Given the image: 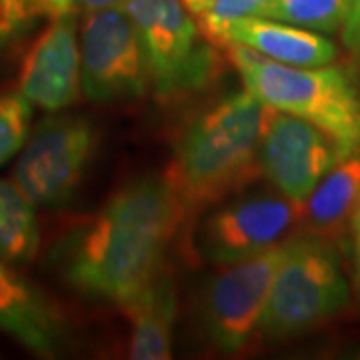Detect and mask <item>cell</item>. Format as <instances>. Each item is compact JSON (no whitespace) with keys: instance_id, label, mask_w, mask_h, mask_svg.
Segmentation results:
<instances>
[{"instance_id":"obj_16","label":"cell","mask_w":360,"mask_h":360,"mask_svg":"<svg viewBox=\"0 0 360 360\" xmlns=\"http://www.w3.org/2000/svg\"><path fill=\"white\" fill-rule=\"evenodd\" d=\"M39 246L37 205L14 180H0V260L22 266L37 257Z\"/></svg>"},{"instance_id":"obj_20","label":"cell","mask_w":360,"mask_h":360,"mask_svg":"<svg viewBox=\"0 0 360 360\" xmlns=\"http://www.w3.org/2000/svg\"><path fill=\"white\" fill-rule=\"evenodd\" d=\"M37 16L34 0H0V49L20 37Z\"/></svg>"},{"instance_id":"obj_22","label":"cell","mask_w":360,"mask_h":360,"mask_svg":"<svg viewBox=\"0 0 360 360\" xmlns=\"http://www.w3.org/2000/svg\"><path fill=\"white\" fill-rule=\"evenodd\" d=\"M350 232H352V252H354V266H356V278L360 283V208L356 210L354 219L350 222Z\"/></svg>"},{"instance_id":"obj_18","label":"cell","mask_w":360,"mask_h":360,"mask_svg":"<svg viewBox=\"0 0 360 360\" xmlns=\"http://www.w3.org/2000/svg\"><path fill=\"white\" fill-rule=\"evenodd\" d=\"M32 104L20 92L0 96V167L22 150L30 136Z\"/></svg>"},{"instance_id":"obj_15","label":"cell","mask_w":360,"mask_h":360,"mask_svg":"<svg viewBox=\"0 0 360 360\" xmlns=\"http://www.w3.org/2000/svg\"><path fill=\"white\" fill-rule=\"evenodd\" d=\"M132 322L129 356L134 360H168L172 356V326L176 290L168 274H158L124 309Z\"/></svg>"},{"instance_id":"obj_1","label":"cell","mask_w":360,"mask_h":360,"mask_svg":"<svg viewBox=\"0 0 360 360\" xmlns=\"http://www.w3.org/2000/svg\"><path fill=\"white\" fill-rule=\"evenodd\" d=\"M186 210L167 176L122 186L54 252L66 284L124 310L160 274V264Z\"/></svg>"},{"instance_id":"obj_21","label":"cell","mask_w":360,"mask_h":360,"mask_svg":"<svg viewBox=\"0 0 360 360\" xmlns=\"http://www.w3.org/2000/svg\"><path fill=\"white\" fill-rule=\"evenodd\" d=\"M342 42L352 63L360 66V0H352L342 25Z\"/></svg>"},{"instance_id":"obj_11","label":"cell","mask_w":360,"mask_h":360,"mask_svg":"<svg viewBox=\"0 0 360 360\" xmlns=\"http://www.w3.org/2000/svg\"><path fill=\"white\" fill-rule=\"evenodd\" d=\"M80 90L77 14H65L54 18L30 46L20 68L18 92L32 106L60 112L77 101Z\"/></svg>"},{"instance_id":"obj_13","label":"cell","mask_w":360,"mask_h":360,"mask_svg":"<svg viewBox=\"0 0 360 360\" xmlns=\"http://www.w3.org/2000/svg\"><path fill=\"white\" fill-rule=\"evenodd\" d=\"M214 46H245L270 60L290 66H328L338 56L335 42L316 30L266 16H243L206 30Z\"/></svg>"},{"instance_id":"obj_10","label":"cell","mask_w":360,"mask_h":360,"mask_svg":"<svg viewBox=\"0 0 360 360\" xmlns=\"http://www.w3.org/2000/svg\"><path fill=\"white\" fill-rule=\"evenodd\" d=\"M345 155L340 144L316 124L270 108L258 165L274 188L292 202L302 205Z\"/></svg>"},{"instance_id":"obj_5","label":"cell","mask_w":360,"mask_h":360,"mask_svg":"<svg viewBox=\"0 0 360 360\" xmlns=\"http://www.w3.org/2000/svg\"><path fill=\"white\" fill-rule=\"evenodd\" d=\"M141 37L148 80L156 98L174 103L206 89L219 72V54L184 0H127Z\"/></svg>"},{"instance_id":"obj_4","label":"cell","mask_w":360,"mask_h":360,"mask_svg":"<svg viewBox=\"0 0 360 360\" xmlns=\"http://www.w3.org/2000/svg\"><path fill=\"white\" fill-rule=\"evenodd\" d=\"M348 304V283L328 238H288L258 333L274 340L300 335L336 316Z\"/></svg>"},{"instance_id":"obj_19","label":"cell","mask_w":360,"mask_h":360,"mask_svg":"<svg viewBox=\"0 0 360 360\" xmlns=\"http://www.w3.org/2000/svg\"><path fill=\"white\" fill-rule=\"evenodd\" d=\"M269 2L270 0H184L202 32L234 18L260 16Z\"/></svg>"},{"instance_id":"obj_6","label":"cell","mask_w":360,"mask_h":360,"mask_svg":"<svg viewBox=\"0 0 360 360\" xmlns=\"http://www.w3.org/2000/svg\"><path fill=\"white\" fill-rule=\"evenodd\" d=\"M94 150L96 129L89 118L52 115L30 132L13 180L37 206L60 208L77 193Z\"/></svg>"},{"instance_id":"obj_2","label":"cell","mask_w":360,"mask_h":360,"mask_svg":"<svg viewBox=\"0 0 360 360\" xmlns=\"http://www.w3.org/2000/svg\"><path fill=\"white\" fill-rule=\"evenodd\" d=\"M270 108L248 90L205 106L180 130L167 180L186 214L220 202L260 172L258 153Z\"/></svg>"},{"instance_id":"obj_3","label":"cell","mask_w":360,"mask_h":360,"mask_svg":"<svg viewBox=\"0 0 360 360\" xmlns=\"http://www.w3.org/2000/svg\"><path fill=\"white\" fill-rule=\"evenodd\" d=\"M245 89L264 106L304 118L345 153L360 150V90L338 66H290L245 46H224Z\"/></svg>"},{"instance_id":"obj_17","label":"cell","mask_w":360,"mask_h":360,"mask_svg":"<svg viewBox=\"0 0 360 360\" xmlns=\"http://www.w3.org/2000/svg\"><path fill=\"white\" fill-rule=\"evenodd\" d=\"M352 0H270L260 16L316 32H336L345 25Z\"/></svg>"},{"instance_id":"obj_9","label":"cell","mask_w":360,"mask_h":360,"mask_svg":"<svg viewBox=\"0 0 360 360\" xmlns=\"http://www.w3.org/2000/svg\"><path fill=\"white\" fill-rule=\"evenodd\" d=\"M300 219V205L284 194H257L234 200L212 212L196 234L200 258L229 266L281 245Z\"/></svg>"},{"instance_id":"obj_8","label":"cell","mask_w":360,"mask_h":360,"mask_svg":"<svg viewBox=\"0 0 360 360\" xmlns=\"http://www.w3.org/2000/svg\"><path fill=\"white\" fill-rule=\"evenodd\" d=\"M82 92L92 103L141 98L148 70L141 37L124 6L86 13L80 32Z\"/></svg>"},{"instance_id":"obj_14","label":"cell","mask_w":360,"mask_h":360,"mask_svg":"<svg viewBox=\"0 0 360 360\" xmlns=\"http://www.w3.org/2000/svg\"><path fill=\"white\" fill-rule=\"evenodd\" d=\"M360 208V150L345 155L300 205V222L309 234L335 238L350 229Z\"/></svg>"},{"instance_id":"obj_23","label":"cell","mask_w":360,"mask_h":360,"mask_svg":"<svg viewBox=\"0 0 360 360\" xmlns=\"http://www.w3.org/2000/svg\"><path fill=\"white\" fill-rule=\"evenodd\" d=\"M127 0H77L78 8L94 13V11H104V8H116V6H124Z\"/></svg>"},{"instance_id":"obj_12","label":"cell","mask_w":360,"mask_h":360,"mask_svg":"<svg viewBox=\"0 0 360 360\" xmlns=\"http://www.w3.org/2000/svg\"><path fill=\"white\" fill-rule=\"evenodd\" d=\"M0 333L44 359L58 356L68 342L60 309L4 260H0Z\"/></svg>"},{"instance_id":"obj_7","label":"cell","mask_w":360,"mask_h":360,"mask_svg":"<svg viewBox=\"0 0 360 360\" xmlns=\"http://www.w3.org/2000/svg\"><path fill=\"white\" fill-rule=\"evenodd\" d=\"M288 238L262 255L222 266L208 278L198 302L206 338L222 352H238L258 330Z\"/></svg>"}]
</instances>
